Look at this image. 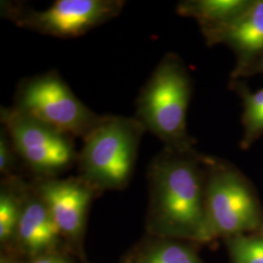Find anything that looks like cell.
I'll use <instances>...</instances> for the list:
<instances>
[{
    "instance_id": "cell-7",
    "label": "cell",
    "mask_w": 263,
    "mask_h": 263,
    "mask_svg": "<svg viewBox=\"0 0 263 263\" xmlns=\"http://www.w3.org/2000/svg\"><path fill=\"white\" fill-rule=\"evenodd\" d=\"M0 119L15 149L34 173L53 178L77 163L73 138L12 107H1Z\"/></svg>"
},
{
    "instance_id": "cell-15",
    "label": "cell",
    "mask_w": 263,
    "mask_h": 263,
    "mask_svg": "<svg viewBox=\"0 0 263 263\" xmlns=\"http://www.w3.org/2000/svg\"><path fill=\"white\" fill-rule=\"evenodd\" d=\"M230 251L235 263H263V237L236 235Z\"/></svg>"
},
{
    "instance_id": "cell-5",
    "label": "cell",
    "mask_w": 263,
    "mask_h": 263,
    "mask_svg": "<svg viewBox=\"0 0 263 263\" xmlns=\"http://www.w3.org/2000/svg\"><path fill=\"white\" fill-rule=\"evenodd\" d=\"M205 208L212 235H239L257 228L262 213L244 176L224 160L207 156Z\"/></svg>"
},
{
    "instance_id": "cell-12",
    "label": "cell",
    "mask_w": 263,
    "mask_h": 263,
    "mask_svg": "<svg viewBox=\"0 0 263 263\" xmlns=\"http://www.w3.org/2000/svg\"><path fill=\"white\" fill-rule=\"evenodd\" d=\"M229 88L242 100L243 136L240 147L248 151L263 136V88L254 92L241 79H230Z\"/></svg>"
},
{
    "instance_id": "cell-2",
    "label": "cell",
    "mask_w": 263,
    "mask_h": 263,
    "mask_svg": "<svg viewBox=\"0 0 263 263\" xmlns=\"http://www.w3.org/2000/svg\"><path fill=\"white\" fill-rule=\"evenodd\" d=\"M191 97L192 79L183 60L175 53H167L141 88L134 117L161 141L163 147L195 148L186 118Z\"/></svg>"
},
{
    "instance_id": "cell-8",
    "label": "cell",
    "mask_w": 263,
    "mask_h": 263,
    "mask_svg": "<svg viewBox=\"0 0 263 263\" xmlns=\"http://www.w3.org/2000/svg\"><path fill=\"white\" fill-rule=\"evenodd\" d=\"M62 233L79 235L96 189L81 179H44L35 187Z\"/></svg>"
},
{
    "instance_id": "cell-4",
    "label": "cell",
    "mask_w": 263,
    "mask_h": 263,
    "mask_svg": "<svg viewBox=\"0 0 263 263\" xmlns=\"http://www.w3.org/2000/svg\"><path fill=\"white\" fill-rule=\"evenodd\" d=\"M13 106L59 131L82 140L102 118L76 97L56 70L21 80Z\"/></svg>"
},
{
    "instance_id": "cell-14",
    "label": "cell",
    "mask_w": 263,
    "mask_h": 263,
    "mask_svg": "<svg viewBox=\"0 0 263 263\" xmlns=\"http://www.w3.org/2000/svg\"><path fill=\"white\" fill-rule=\"evenodd\" d=\"M140 263H201L195 254L181 245L159 244L142 256Z\"/></svg>"
},
{
    "instance_id": "cell-6",
    "label": "cell",
    "mask_w": 263,
    "mask_h": 263,
    "mask_svg": "<svg viewBox=\"0 0 263 263\" xmlns=\"http://www.w3.org/2000/svg\"><path fill=\"white\" fill-rule=\"evenodd\" d=\"M122 0H57L49 8L34 10L16 2L1 4V14L20 28L58 38L82 36L118 17Z\"/></svg>"
},
{
    "instance_id": "cell-16",
    "label": "cell",
    "mask_w": 263,
    "mask_h": 263,
    "mask_svg": "<svg viewBox=\"0 0 263 263\" xmlns=\"http://www.w3.org/2000/svg\"><path fill=\"white\" fill-rule=\"evenodd\" d=\"M20 157L4 128L0 131V172L8 175L16 168Z\"/></svg>"
},
{
    "instance_id": "cell-11",
    "label": "cell",
    "mask_w": 263,
    "mask_h": 263,
    "mask_svg": "<svg viewBox=\"0 0 263 263\" xmlns=\"http://www.w3.org/2000/svg\"><path fill=\"white\" fill-rule=\"evenodd\" d=\"M253 0H184L177 5L181 17L195 20L200 29L226 26L240 16Z\"/></svg>"
},
{
    "instance_id": "cell-13",
    "label": "cell",
    "mask_w": 263,
    "mask_h": 263,
    "mask_svg": "<svg viewBox=\"0 0 263 263\" xmlns=\"http://www.w3.org/2000/svg\"><path fill=\"white\" fill-rule=\"evenodd\" d=\"M24 195L14 188L5 186L0 193V239L7 241L16 234L24 204Z\"/></svg>"
},
{
    "instance_id": "cell-17",
    "label": "cell",
    "mask_w": 263,
    "mask_h": 263,
    "mask_svg": "<svg viewBox=\"0 0 263 263\" xmlns=\"http://www.w3.org/2000/svg\"><path fill=\"white\" fill-rule=\"evenodd\" d=\"M263 76V53L256 57L252 63L238 70H232L230 78L232 80H238L250 76Z\"/></svg>"
},
{
    "instance_id": "cell-9",
    "label": "cell",
    "mask_w": 263,
    "mask_h": 263,
    "mask_svg": "<svg viewBox=\"0 0 263 263\" xmlns=\"http://www.w3.org/2000/svg\"><path fill=\"white\" fill-rule=\"evenodd\" d=\"M201 32L208 46L226 45L233 51V70L243 68L263 53V0H253L240 16L226 26Z\"/></svg>"
},
{
    "instance_id": "cell-10",
    "label": "cell",
    "mask_w": 263,
    "mask_h": 263,
    "mask_svg": "<svg viewBox=\"0 0 263 263\" xmlns=\"http://www.w3.org/2000/svg\"><path fill=\"white\" fill-rule=\"evenodd\" d=\"M60 234L61 230L35 189L31 194H25L16 232L23 248L30 254L41 253L55 244Z\"/></svg>"
},
{
    "instance_id": "cell-19",
    "label": "cell",
    "mask_w": 263,
    "mask_h": 263,
    "mask_svg": "<svg viewBox=\"0 0 263 263\" xmlns=\"http://www.w3.org/2000/svg\"><path fill=\"white\" fill-rule=\"evenodd\" d=\"M1 263H8L7 261H1Z\"/></svg>"
},
{
    "instance_id": "cell-1",
    "label": "cell",
    "mask_w": 263,
    "mask_h": 263,
    "mask_svg": "<svg viewBox=\"0 0 263 263\" xmlns=\"http://www.w3.org/2000/svg\"><path fill=\"white\" fill-rule=\"evenodd\" d=\"M207 156L195 148L163 147L151 161L149 217L160 233L197 240L213 237L205 208Z\"/></svg>"
},
{
    "instance_id": "cell-3",
    "label": "cell",
    "mask_w": 263,
    "mask_h": 263,
    "mask_svg": "<svg viewBox=\"0 0 263 263\" xmlns=\"http://www.w3.org/2000/svg\"><path fill=\"white\" fill-rule=\"evenodd\" d=\"M145 132L135 117L102 115L78 151L80 178L96 190L126 186Z\"/></svg>"
},
{
    "instance_id": "cell-18",
    "label": "cell",
    "mask_w": 263,
    "mask_h": 263,
    "mask_svg": "<svg viewBox=\"0 0 263 263\" xmlns=\"http://www.w3.org/2000/svg\"><path fill=\"white\" fill-rule=\"evenodd\" d=\"M32 263H66V261L61 257L54 256V255H48V256H40Z\"/></svg>"
}]
</instances>
